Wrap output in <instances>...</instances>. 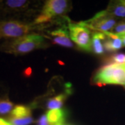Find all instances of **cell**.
<instances>
[{"label": "cell", "instance_id": "obj_1", "mask_svg": "<svg viewBox=\"0 0 125 125\" xmlns=\"http://www.w3.org/2000/svg\"><path fill=\"white\" fill-rule=\"evenodd\" d=\"M47 47L48 44L41 35L29 33L18 38L6 40L0 46V51L6 54L21 56Z\"/></svg>", "mask_w": 125, "mask_h": 125}, {"label": "cell", "instance_id": "obj_2", "mask_svg": "<svg viewBox=\"0 0 125 125\" xmlns=\"http://www.w3.org/2000/svg\"><path fill=\"white\" fill-rule=\"evenodd\" d=\"M94 84L125 85V64H109L100 67L93 76Z\"/></svg>", "mask_w": 125, "mask_h": 125}, {"label": "cell", "instance_id": "obj_3", "mask_svg": "<svg viewBox=\"0 0 125 125\" xmlns=\"http://www.w3.org/2000/svg\"><path fill=\"white\" fill-rule=\"evenodd\" d=\"M71 9V3L66 0L46 1L42 11L34 20L33 24L40 26L59 17H65Z\"/></svg>", "mask_w": 125, "mask_h": 125}, {"label": "cell", "instance_id": "obj_4", "mask_svg": "<svg viewBox=\"0 0 125 125\" xmlns=\"http://www.w3.org/2000/svg\"><path fill=\"white\" fill-rule=\"evenodd\" d=\"M36 29L33 23H27L15 20H8L0 21V39L11 40L29 34L32 30Z\"/></svg>", "mask_w": 125, "mask_h": 125}, {"label": "cell", "instance_id": "obj_5", "mask_svg": "<svg viewBox=\"0 0 125 125\" xmlns=\"http://www.w3.org/2000/svg\"><path fill=\"white\" fill-rule=\"evenodd\" d=\"M67 28L70 38L79 49L85 52L92 51V33L87 27L79 23H72L68 20Z\"/></svg>", "mask_w": 125, "mask_h": 125}, {"label": "cell", "instance_id": "obj_6", "mask_svg": "<svg viewBox=\"0 0 125 125\" xmlns=\"http://www.w3.org/2000/svg\"><path fill=\"white\" fill-rule=\"evenodd\" d=\"M80 23L90 30L105 33L111 32L115 27L117 22L115 18L109 16L106 10H102L97 13L93 18Z\"/></svg>", "mask_w": 125, "mask_h": 125}, {"label": "cell", "instance_id": "obj_7", "mask_svg": "<svg viewBox=\"0 0 125 125\" xmlns=\"http://www.w3.org/2000/svg\"><path fill=\"white\" fill-rule=\"evenodd\" d=\"M9 122L13 125H29L33 122L31 116V107L24 105H16L8 116Z\"/></svg>", "mask_w": 125, "mask_h": 125}, {"label": "cell", "instance_id": "obj_8", "mask_svg": "<svg viewBox=\"0 0 125 125\" xmlns=\"http://www.w3.org/2000/svg\"><path fill=\"white\" fill-rule=\"evenodd\" d=\"M48 33L50 40L54 44L67 48H73L74 47L70 38L69 32L66 27L63 26L53 31H49Z\"/></svg>", "mask_w": 125, "mask_h": 125}, {"label": "cell", "instance_id": "obj_9", "mask_svg": "<svg viewBox=\"0 0 125 125\" xmlns=\"http://www.w3.org/2000/svg\"><path fill=\"white\" fill-rule=\"evenodd\" d=\"M30 4L27 0H8L4 1L2 10L5 13H21L27 10Z\"/></svg>", "mask_w": 125, "mask_h": 125}, {"label": "cell", "instance_id": "obj_10", "mask_svg": "<svg viewBox=\"0 0 125 125\" xmlns=\"http://www.w3.org/2000/svg\"><path fill=\"white\" fill-rule=\"evenodd\" d=\"M106 38L104 42V48L108 52H115L123 47V43L121 38L112 32L104 33Z\"/></svg>", "mask_w": 125, "mask_h": 125}, {"label": "cell", "instance_id": "obj_11", "mask_svg": "<svg viewBox=\"0 0 125 125\" xmlns=\"http://www.w3.org/2000/svg\"><path fill=\"white\" fill-rule=\"evenodd\" d=\"M105 10L112 18H125V0L111 1Z\"/></svg>", "mask_w": 125, "mask_h": 125}, {"label": "cell", "instance_id": "obj_12", "mask_svg": "<svg viewBox=\"0 0 125 125\" xmlns=\"http://www.w3.org/2000/svg\"><path fill=\"white\" fill-rule=\"evenodd\" d=\"M13 108V103L10 100L8 93L0 85V115L10 114Z\"/></svg>", "mask_w": 125, "mask_h": 125}, {"label": "cell", "instance_id": "obj_13", "mask_svg": "<svg viewBox=\"0 0 125 125\" xmlns=\"http://www.w3.org/2000/svg\"><path fill=\"white\" fill-rule=\"evenodd\" d=\"M46 115L50 125H62L66 118V111L65 109L49 110Z\"/></svg>", "mask_w": 125, "mask_h": 125}, {"label": "cell", "instance_id": "obj_14", "mask_svg": "<svg viewBox=\"0 0 125 125\" xmlns=\"http://www.w3.org/2000/svg\"><path fill=\"white\" fill-rule=\"evenodd\" d=\"M106 38V36L101 32H96L92 36V51L95 54L101 55L104 53V42Z\"/></svg>", "mask_w": 125, "mask_h": 125}, {"label": "cell", "instance_id": "obj_15", "mask_svg": "<svg viewBox=\"0 0 125 125\" xmlns=\"http://www.w3.org/2000/svg\"><path fill=\"white\" fill-rule=\"evenodd\" d=\"M67 98V93H61L54 97L49 98L45 104V107L50 110L59 109L62 107L65 99Z\"/></svg>", "mask_w": 125, "mask_h": 125}, {"label": "cell", "instance_id": "obj_16", "mask_svg": "<svg viewBox=\"0 0 125 125\" xmlns=\"http://www.w3.org/2000/svg\"><path fill=\"white\" fill-rule=\"evenodd\" d=\"M106 65L109 64H117L123 65L125 64V54L123 53H115L111 54L104 59Z\"/></svg>", "mask_w": 125, "mask_h": 125}, {"label": "cell", "instance_id": "obj_17", "mask_svg": "<svg viewBox=\"0 0 125 125\" xmlns=\"http://www.w3.org/2000/svg\"><path fill=\"white\" fill-rule=\"evenodd\" d=\"M111 32L117 35L125 34V21L120 22L117 24L115 27L113 28V29Z\"/></svg>", "mask_w": 125, "mask_h": 125}, {"label": "cell", "instance_id": "obj_18", "mask_svg": "<svg viewBox=\"0 0 125 125\" xmlns=\"http://www.w3.org/2000/svg\"><path fill=\"white\" fill-rule=\"evenodd\" d=\"M36 125H50L46 114H43L39 117V119L36 122Z\"/></svg>", "mask_w": 125, "mask_h": 125}, {"label": "cell", "instance_id": "obj_19", "mask_svg": "<svg viewBox=\"0 0 125 125\" xmlns=\"http://www.w3.org/2000/svg\"><path fill=\"white\" fill-rule=\"evenodd\" d=\"M0 125H13L9 121L2 117H0Z\"/></svg>", "mask_w": 125, "mask_h": 125}, {"label": "cell", "instance_id": "obj_20", "mask_svg": "<svg viewBox=\"0 0 125 125\" xmlns=\"http://www.w3.org/2000/svg\"><path fill=\"white\" fill-rule=\"evenodd\" d=\"M121 38V40L122 41L123 43V47H125V34H122V35H117Z\"/></svg>", "mask_w": 125, "mask_h": 125}, {"label": "cell", "instance_id": "obj_21", "mask_svg": "<svg viewBox=\"0 0 125 125\" xmlns=\"http://www.w3.org/2000/svg\"><path fill=\"white\" fill-rule=\"evenodd\" d=\"M31 74V68H28V70H26L24 72V74L27 75V76H30Z\"/></svg>", "mask_w": 125, "mask_h": 125}, {"label": "cell", "instance_id": "obj_22", "mask_svg": "<svg viewBox=\"0 0 125 125\" xmlns=\"http://www.w3.org/2000/svg\"><path fill=\"white\" fill-rule=\"evenodd\" d=\"M3 6H4V1L0 0V10L3 9Z\"/></svg>", "mask_w": 125, "mask_h": 125}, {"label": "cell", "instance_id": "obj_23", "mask_svg": "<svg viewBox=\"0 0 125 125\" xmlns=\"http://www.w3.org/2000/svg\"><path fill=\"white\" fill-rule=\"evenodd\" d=\"M124 87H125V85H124Z\"/></svg>", "mask_w": 125, "mask_h": 125}, {"label": "cell", "instance_id": "obj_24", "mask_svg": "<svg viewBox=\"0 0 125 125\" xmlns=\"http://www.w3.org/2000/svg\"></svg>", "mask_w": 125, "mask_h": 125}, {"label": "cell", "instance_id": "obj_25", "mask_svg": "<svg viewBox=\"0 0 125 125\" xmlns=\"http://www.w3.org/2000/svg\"></svg>", "mask_w": 125, "mask_h": 125}]
</instances>
